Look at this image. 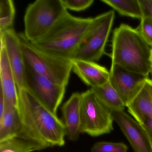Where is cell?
Masks as SVG:
<instances>
[{
  "mask_svg": "<svg viewBox=\"0 0 152 152\" xmlns=\"http://www.w3.org/2000/svg\"><path fill=\"white\" fill-rule=\"evenodd\" d=\"M18 91V108L22 129L19 137L45 148L64 146L66 136L64 122L38 101L27 90Z\"/></svg>",
  "mask_w": 152,
  "mask_h": 152,
  "instance_id": "cell-1",
  "label": "cell"
},
{
  "mask_svg": "<svg viewBox=\"0 0 152 152\" xmlns=\"http://www.w3.org/2000/svg\"><path fill=\"white\" fill-rule=\"evenodd\" d=\"M92 20L74 16L67 11L45 35L31 42L50 55L73 60L84 42Z\"/></svg>",
  "mask_w": 152,
  "mask_h": 152,
  "instance_id": "cell-2",
  "label": "cell"
},
{
  "mask_svg": "<svg viewBox=\"0 0 152 152\" xmlns=\"http://www.w3.org/2000/svg\"><path fill=\"white\" fill-rule=\"evenodd\" d=\"M111 65L148 76L152 69V48L137 29L122 23L113 33Z\"/></svg>",
  "mask_w": 152,
  "mask_h": 152,
  "instance_id": "cell-3",
  "label": "cell"
},
{
  "mask_svg": "<svg viewBox=\"0 0 152 152\" xmlns=\"http://www.w3.org/2000/svg\"><path fill=\"white\" fill-rule=\"evenodd\" d=\"M18 35L26 64L37 73L66 87L72 70V60L46 53L28 40L23 33Z\"/></svg>",
  "mask_w": 152,
  "mask_h": 152,
  "instance_id": "cell-4",
  "label": "cell"
},
{
  "mask_svg": "<svg viewBox=\"0 0 152 152\" xmlns=\"http://www.w3.org/2000/svg\"><path fill=\"white\" fill-rule=\"evenodd\" d=\"M67 11L61 0H37L29 4L24 16L25 37L31 42L40 39Z\"/></svg>",
  "mask_w": 152,
  "mask_h": 152,
  "instance_id": "cell-5",
  "label": "cell"
},
{
  "mask_svg": "<svg viewBox=\"0 0 152 152\" xmlns=\"http://www.w3.org/2000/svg\"><path fill=\"white\" fill-rule=\"evenodd\" d=\"M113 113L98 98L94 91L81 93V129L92 137L110 133L113 129Z\"/></svg>",
  "mask_w": 152,
  "mask_h": 152,
  "instance_id": "cell-6",
  "label": "cell"
},
{
  "mask_svg": "<svg viewBox=\"0 0 152 152\" xmlns=\"http://www.w3.org/2000/svg\"><path fill=\"white\" fill-rule=\"evenodd\" d=\"M115 14L110 10L93 18L85 39L74 59L96 62L104 55L114 21Z\"/></svg>",
  "mask_w": 152,
  "mask_h": 152,
  "instance_id": "cell-7",
  "label": "cell"
},
{
  "mask_svg": "<svg viewBox=\"0 0 152 152\" xmlns=\"http://www.w3.org/2000/svg\"><path fill=\"white\" fill-rule=\"evenodd\" d=\"M24 83V88L51 113L57 115L65 93L66 86L53 82L26 64Z\"/></svg>",
  "mask_w": 152,
  "mask_h": 152,
  "instance_id": "cell-8",
  "label": "cell"
},
{
  "mask_svg": "<svg viewBox=\"0 0 152 152\" xmlns=\"http://www.w3.org/2000/svg\"><path fill=\"white\" fill-rule=\"evenodd\" d=\"M110 83L125 107L131 103L143 88L148 76L128 71L117 65H111Z\"/></svg>",
  "mask_w": 152,
  "mask_h": 152,
  "instance_id": "cell-9",
  "label": "cell"
},
{
  "mask_svg": "<svg viewBox=\"0 0 152 152\" xmlns=\"http://www.w3.org/2000/svg\"><path fill=\"white\" fill-rule=\"evenodd\" d=\"M115 121L135 152H152V142L142 125L124 111L113 112Z\"/></svg>",
  "mask_w": 152,
  "mask_h": 152,
  "instance_id": "cell-10",
  "label": "cell"
},
{
  "mask_svg": "<svg viewBox=\"0 0 152 152\" xmlns=\"http://www.w3.org/2000/svg\"><path fill=\"white\" fill-rule=\"evenodd\" d=\"M1 45L5 47L8 58L15 77L18 90L24 88L26 64L18 34L13 28L0 33Z\"/></svg>",
  "mask_w": 152,
  "mask_h": 152,
  "instance_id": "cell-11",
  "label": "cell"
},
{
  "mask_svg": "<svg viewBox=\"0 0 152 152\" xmlns=\"http://www.w3.org/2000/svg\"><path fill=\"white\" fill-rule=\"evenodd\" d=\"M72 70L81 80L91 88L99 87L110 79V72L96 62L73 59Z\"/></svg>",
  "mask_w": 152,
  "mask_h": 152,
  "instance_id": "cell-12",
  "label": "cell"
},
{
  "mask_svg": "<svg viewBox=\"0 0 152 152\" xmlns=\"http://www.w3.org/2000/svg\"><path fill=\"white\" fill-rule=\"evenodd\" d=\"M81 93L75 92L61 107L66 136L71 141L78 140L81 129Z\"/></svg>",
  "mask_w": 152,
  "mask_h": 152,
  "instance_id": "cell-13",
  "label": "cell"
},
{
  "mask_svg": "<svg viewBox=\"0 0 152 152\" xmlns=\"http://www.w3.org/2000/svg\"><path fill=\"white\" fill-rule=\"evenodd\" d=\"M1 89L5 99L18 107L19 95L15 77L10 64L5 47L1 45L0 51Z\"/></svg>",
  "mask_w": 152,
  "mask_h": 152,
  "instance_id": "cell-14",
  "label": "cell"
},
{
  "mask_svg": "<svg viewBox=\"0 0 152 152\" xmlns=\"http://www.w3.org/2000/svg\"><path fill=\"white\" fill-rule=\"evenodd\" d=\"M129 113L141 123L147 117L152 118V81L148 78L136 97L127 107Z\"/></svg>",
  "mask_w": 152,
  "mask_h": 152,
  "instance_id": "cell-15",
  "label": "cell"
},
{
  "mask_svg": "<svg viewBox=\"0 0 152 152\" xmlns=\"http://www.w3.org/2000/svg\"><path fill=\"white\" fill-rule=\"evenodd\" d=\"M5 102V111L0 117V142L19 137L22 131V119L18 107L6 99Z\"/></svg>",
  "mask_w": 152,
  "mask_h": 152,
  "instance_id": "cell-16",
  "label": "cell"
},
{
  "mask_svg": "<svg viewBox=\"0 0 152 152\" xmlns=\"http://www.w3.org/2000/svg\"><path fill=\"white\" fill-rule=\"evenodd\" d=\"M90 88L99 101L112 113L124 110L125 105L110 81L102 86Z\"/></svg>",
  "mask_w": 152,
  "mask_h": 152,
  "instance_id": "cell-17",
  "label": "cell"
},
{
  "mask_svg": "<svg viewBox=\"0 0 152 152\" xmlns=\"http://www.w3.org/2000/svg\"><path fill=\"white\" fill-rule=\"evenodd\" d=\"M124 16L141 19L145 15L140 0H101Z\"/></svg>",
  "mask_w": 152,
  "mask_h": 152,
  "instance_id": "cell-18",
  "label": "cell"
},
{
  "mask_svg": "<svg viewBox=\"0 0 152 152\" xmlns=\"http://www.w3.org/2000/svg\"><path fill=\"white\" fill-rule=\"evenodd\" d=\"M43 149L40 145L19 137L0 142V152H33Z\"/></svg>",
  "mask_w": 152,
  "mask_h": 152,
  "instance_id": "cell-19",
  "label": "cell"
},
{
  "mask_svg": "<svg viewBox=\"0 0 152 152\" xmlns=\"http://www.w3.org/2000/svg\"><path fill=\"white\" fill-rule=\"evenodd\" d=\"M15 8L12 0L0 1V33L13 28Z\"/></svg>",
  "mask_w": 152,
  "mask_h": 152,
  "instance_id": "cell-20",
  "label": "cell"
},
{
  "mask_svg": "<svg viewBox=\"0 0 152 152\" xmlns=\"http://www.w3.org/2000/svg\"><path fill=\"white\" fill-rule=\"evenodd\" d=\"M128 150L124 143L100 141L93 145L91 152H127Z\"/></svg>",
  "mask_w": 152,
  "mask_h": 152,
  "instance_id": "cell-21",
  "label": "cell"
},
{
  "mask_svg": "<svg viewBox=\"0 0 152 152\" xmlns=\"http://www.w3.org/2000/svg\"><path fill=\"white\" fill-rule=\"evenodd\" d=\"M137 30L144 40L152 48V19L149 16L145 15L140 19Z\"/></svg>",
  "mask_w": 152,
  "mask_h": 152,
  "instance_id": "cell-22",
  "label": "cell"
},
{
  "mask_svg": "<svg viewBox=\"0 0 152 152\" xmlns=\"http://www.w3.org/2000/svg\"><path fill=\"white\" fill-rule=\"evenodd\" d=\"M66 10L81 11L88 8L94 3V0H61Z\"/></svg>",
  "mask_w": 152,
  "mask_h": 152,
  "instance_id": "cell-23",
  "label": "cell"
},
{
  "mask_svg": "<svg viewBox=\"0 0 152 152\" xmlns=\"http://www.w3.org/2000/svg\"><path fill=\"white\" fill-rule=\"evenodd\" d=\"M140 124L142 125L148 134L152 142V118L147 117L145 118Z\"/></svg>",
  "mask_w": 152,
  "mask_h": 152,
  "instance_id": "cell-24",
  "label": "cell"
},
{
  "mask_svg": "<svg viewBox=\"0 0 152 152\" xmlns=\"http://www.w3.org/2000/svg\"><path fill=\"white\" fill-rule=\"evenodd\" d=\"M140 1L145 15L149 16L152 19V0H140Z\"/></svg>",
  "mask_w": 152,
  "mask_h": 152,
  "instance_id": "cell-25",
  "label": "cell"
},
{
  "mask_svg": "<svg viewBox=\"0 0 152 152\" xmlns=\"http://www.w3.org/2000/svg\"><path fill=\"white\" fill-rule=\"evenodd\" d=\"M6 102L2 92L0 91V117L2 116L5 111Z\"/></svg>",
  "mask_w": 152,
  "mask_h": 152,
  "instance_id": "cell-26",
  "label": "cell"
},
{
  "mask_svg": "<svg viewBox=\"0 0 152 152\" xmlns=\"http://www.w3.org/2000/svg\"><path fill=\"white\" fill-rule=\"evenodd\" d=\"M150 74H151V75H152V79H151V80L152 81V71H151V73Z\"/></svg>",
  "mask_w": 152,
  "mask_h": 152,
  "instance_id": "cell-27",
  "label": "cell"
}]
</instances>
